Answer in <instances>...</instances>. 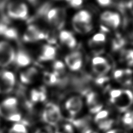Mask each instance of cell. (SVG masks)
Masks as SVG:
<instances>
[{"label":"cell","instance_id":"obj_23","mask_svg":"<svg viewBox=\"0 0 133 133\" xmlns=\"http://www.w3.org/2000/svg\"><path fill=\"white\" fill-rule=\"evenodd\" d=\"M1 104L8 109H17L18 101L15 98H9L4 100Z\"/></svg>","mask_w":133,"mask_h":133},{"label":"cell","instance_id":"obj_31","mask_svg":"<svg viewBox=\"0 0 133 133\" xmlns=\"http://www.w3.org/2000/svg\"><path fill=\"white\" fill-rule=\"evenodd\" d=\"M30 102L32 103H37L38 102H40L39 90H32V91L30 92Z\"/></svg>","mask_w":133,"mask_h":133},{"label":"cell","instance_id":"obj_1","mask_svg":"<svg viewBox=\"0 0 133 133\" xmlns=\"http://www.w3.org/2000/svg\"><path fill=\"white\" fill-rule=\"evenodd\" d=\"M42 119L47 124L55 125L62 118L60 109L56 104L49 103L46 106L42 113Z\"/></svg>","mask_w":133,"mask_h":133},{"label":"cell","instance_id":"obj_28","mask_svg":"<svg viewBox=\"0 0 133 133\" xmlns=\"http://www.w3.org/2000/svg\"><path fill=\"white\" fill-rule=\"evenodd\" d=\"M72 36H73V35L71 32L69 31H66V30H63V31H61L60 32L59 37H60L61 42L65 44V43Z\"/></svg>","mask_w":133,"mask_h":133},{"label":"cell","instance_id":"obj_38","mask_svg":"<svg viewBox=\"0 0 133 133\" xmlns=\"http://www.w3.org/2000/svg\"><path fill=\"white\" fill-rule=\"evenodd\" d=\"M65 44L67 45V46L71 49H72L74 47H75L76 45H77V41H76L75 38L74 36L71 37L70 39L65 43Z\"/></svg>","mask_w":133,"mask_h":133},{"label":"cell","instance_id":"obj_43","mask_svg":"<svg viewBox=\"0 0 133 133\" xmlns=\"http://www.w3.org/2000/svg\"><path fill=\"white\" fill-rule=\"evenodd\" d=\"M127 7L133 14V0H131L127 3Z\"/></svg>","mask_w":133,"mask_h":133},{"label":"cell","instance_id":"obj_33","mask_svg":"<svg viewBox=\"0 0 133 133\" xmlns=\"http://www.w3.org/2000/svg\"><path fill=\"white\" fill-rule=\"evenodd\" d=\"M13 88L7 86L0 79V93H9L12 91Z\"/></svg>","mask_w":133,"mask_h":133},{"label":"cell","instance_id":"obj_26","mask_svg":"<svg viewBox=\"0 0 133 133\" xmlns=\"http://www.w3.org/2000/svg\"><path fill=\"white\" fill-rule=\"evenodd\" d=\"M109 113L108 111L101 110L96 113L95 117V122L96 124H98L102 121L109 118Z\"/></svg>","mask_w":133,"mask_h":133},{"label":"cell","instance_id":"obj_25","mask_svg":"<svg viewBox=\"0 0 133 133\" xmlns=\"http://www.w3.org/2000/svg\"><path fill=\"white\" fill-rule=\"evenodd\" d=\"M28 8L26 4L23 3H19L18 14V19H26L28 16Z\"/></svg>","mask_w":133,"mask_h":133},{"label":"cell","instance_id":"obj_18","mask_svg":"<svg viewBox=\"0 0 133 133\" xmlns=\"http://www.w3.org/2000/svg\"><path fill=\"white\" fill-rule=\"evenodd\" d=\"M43 80L44 82L49 85H58L59 83V78L54 72L44 73Z\"/></svg>","mask_w":133,"mask_h":133},{"label":"cell","instance_id":"obj_19","mask_svg":"<svg viewBox=\"0 0 133 133\" xmlns=\"http://www.w3.org/2000/svg\"><path fill=\"white\" fill-rule=\"evenodd\" d=\"M104 23L109 27H111V28H113V29H116V28H118V26L120 25V15L117 13L113 12L112 15H111L110 18L108 21H106V22H104Z\"/></svg>","mask_w":133,"mask_h":133},{"label":"cell","instance_id":"obj_17","mask_svg":"<svg viewBox=\"0 0 133 133\" xmlns=\"http://www.w3.org/2000/svg\"><path fill=\"white\" fill-rule=\"evenodd\" d=\"M51 8V4L50 2H46L41 5V6L38 9L37 11L36 15L34 16L32 19H30L29 22H31L33 19H35L37 18H45L46 17V15L48 12L50 11Z\"/></svg>","mask_w":133,"mask_h":133},{"label":"cell","instance_id":"obj_46","mask_svg":"<svg viewBox=\"0 0 133 133\" xmlns=\"http://www.w3.org/2000/svg\"><path fill=\"white\" fill-rule=\"evenodd\" d=\"M106 133H118L117 131L116 130H109V131Z\"/></svg>","mask_w":133,"mask_h":133},{"label":"cell","instance_id":"obj_35","mask_svg":"<svg viewBox=\"0 0 133 133\" xmlns=\"http://www.w3.org/2000/svg\"><path fill=\"white\" fill-rule=\"evenodd\" d=\"M113 12L110 11H105L101 16V19L104 23L108 21L112 15Z\"/></svg>","mask_w":133,"mask_h":133},{"label":"cell","instance_id":"obj_29","mask_svg":"<svg viewBox=\"0 0 133 133\" xmlns=\"http://www.w3.org/2000/svg\"><path fill=\"white\" fill-rule=\"evenodd\" d=\"M58 9L57 8H53L50 9V11L48 12L47 15H46V19L50 23H51L52 22L54 21V19L56 17L57 15Z\"/></svg>","mask_w":133,"mask_h":133},{"label":"cell","instance_id":"obj_49","mask_svg":"<svg viewBox=\"0 0 133 133\" xmlns=\"http://www.w3.org/2000/svg\"><path fill=\"white\" fill-rule=\"evenodd\" d=\"M9 133H18V132H15V131H12V130H10V131H9Z\"/></svg>","mask_w":133,"mask_h":133},{"label":"cell","instance_id":"obj_34","mask_svg":"<svg viewBox=\"0 0 133 133\" xmlns=\"http://www.w3.org/2000/svg\"><path fill=\"white\" fill-rule=\"evenodd\" d=\"M21 119H22V117L20 113L18 112L15 113L13 114L8 119V121H11V122H20Z\"/></svg>","mask_w":133,"mask_h":133},{"label":"cell","instance_id":"obj_30","mask_svg":"<svg viewBox=\"0 0 133 133\" xmlns=\"http://www.w3.org/2000/svg\"><path fill=\"white\" fill-rule=\"evenodd\" d=\"M11 130L18 133H27V130L26 129L25 125L21 124V123H17V124L14 125Z\"/></svg>","mask_w":133,"mask_h":133},{"label":"cell","instance_id":"obj_24","mask_svg":"<svg viewBox=\"0 0 133 133\" xmlns=\"http://www.w3.org/2000/svg\"><path fill=\"white\" fill-rule=\"evenodd\" d=\"M122 122L125 126L133 129V117L131 111H128L124 114L122 118Z\"/></svg>","mask_w":133,"mask_h":133},{"label":"cell","instance_id":"obj_7","mask_svg":"<svg viewBox=\"0 0 133 133\" xmlns=\"http://www.w3.org/2000/svg\"><path fill=\"white\" fill-rule=\"evenodd\" d=\"M65 63L71 70H79L82 65V54L79 51H74L68 54L65 58Z\"/></svg>","mask_w":133,"mask_h":133},{"label":"cell","instance_id":"obj_36","mask_svg":"<svg viewBox=\"0 0 133 133\" xmlns=\"http://www.w3.org/2000/svg\"><path fill=\"white\" fill-rule=\"evenodd\" d=\"M105 62H107V60L106 59L103 57H100V56H96L95 57H94L92 61V65L99 64L103 63Z\"/></svg>","mask_w":133,"mask_h":133},{"label":"cell","instance_id":"obj_21","mask_svg":"<svg viewBox=\"0 0 133 133\" xmlns=\"http://www.w3.org/2000/svg\"><path fill=\"white\" fill-rule=\"evenodd\" d=\"M113 120L108 118L106 119L99 122L96 124L101 130H103V131H109L111 129V127L113 126Z\"/></svg>","mask_w":133,"mask_h":133},{"label":"cell","instance_id":"obj_32","mask_svg":"<svg viewBox=\"0 0 133 133\" xmlns=\"http://www.w3.org/2000/svg\"><path fill=\"white\" fill-rule=\"evenodd\" d=\"M92 41H94V42L97 43L102 44V43L105 42L106 36L103 33H99L94 36L93 38L92 39Z\"/></svg>","mask_w":133,"mask_h":133},{"label":"cell","instance_id":"obj_42","mask_svg":"<svg viewBox=\"0 0 133 133\" xmlns=\"http://www.w3.org/2000/svg\"><path fill=\"white\" fill-rule=\"evenodd\" d=\"M111 1L112 0H97L99 4L103 6H106L110 5L111 3Z\"/></svg>","mask_w":133,"mask_h":133},{"label":"cell","instance_id":"obj_27","mask_svg":"<svg viewBox=\"0 0 133 133\" xmlns=\"http://www.w3.org/2000/svg\"><path fill=\"white\" fill-rule=\"evenodd\" d=\"M4 36L6 38L10 39H16L18 38V35L16 30L14 28H8L4 33Z\"/></svg>","mask_w":133,"mask_h":133},{"label":"cell","instance_id":"obj_50","mask_svg":"<svg viewBox=\"0 0 133 133\" xmlns=\"http://www.w3.org/2000/svg\"><path fill=\"white\" fill-rule=\"evenodd\" d=\"M131 114H132V117H133V110L132 111H131Z\"/></svg>","mask_w":133,"mask_h":133},{"label":"cell","instance_id":"obj_3","mask_svg":"<svg viewBox=\"0 0 133 133\" xmlns=\"http://www.w3.org/2000/svg\"><path fill=\"white\" fill-rule=\"evenodd\" d=\"M112 103L120 111H126L133 104V94L128 89L122 90L119 96Z\"/></svg>","mask_w":133,"mask_h":133},{"label":"cell","instance_id":"obj_9","mask_svg":"<svg viewBox=\"0 0 133 133\" xmlns=\"http://www.w3.org/2000/svg\"><path fill=\"white\" fill-rule=\"evenodd\" d=\"M56 50L50 45H45L43 46L42 54L40 57V60L49 61L52 60L55 58Z\"/></svg>","mask_w":133,"mask_h":133},{"label":"cell","instance_id":"obj_44","mask_svg":"<svg viewBox=\"0 0 133 133\" xmlns=\"http://www.w3.org/2000/svg\"><path fill=\"white\" fill-rule=\"evenodd\" d=\"M27 1L30 3L31 4L33 5H36L37 4L38 1L39 0H27Z\"/></svg>","mask_w":133,"mask_h":133},{"label":"cell","instance_id":"obj_47","mask_svg":"<svg viewBox=\"0 0 133 133\" xmlns=\"http://www.w3.org/2000/svg\"><path fill=\"white\" fill-rule=\"evenodd\" d=\"M101 29H102V30H104V32H107L108 31V29H107V28H106V27H104V26H101Z\"/></svg>","mask_w":133,"mask_h":133},{"label":"cell","instance_id":"obj_8","mask_svg":"<svg viewBox=\"0 0 133 133\" xmlns=\"http://www.w3.org/2000/svg\"><path fill=\"white\" fill-rule=\"evenodd\" d=\"M37 74V70L35 68H29L21 74L20 79L23 84H29L34 80Z\"/></svg>","mask_w":133,"mask_h":133},{"label":"cell","instance_id":"obj_6","mask_svg":"<svg viewBox=\"0 0 133 133\" xmlns=\"http://www.w3.org/2000/svg\"><path fill=\"white\" fill-rule=\"evenodd\" d=\"M47 34L40 31L36 26L31 25L28 26L25 33L23 35V39L25 42H31L46 39Z\"/></svg>","mask_w":133,"mask_h":133},{"label":"cell","instance_id":"obj_4","mask_svg":"<svg viewBox=\"0 0 133 133\" xmlns=\"http://www.w3.org/2000/svg\"><path fill=\"white\" fill-rule=\"evenodd\" d=\"M83 101L81 97L74 96L69 98L65 102V107L71 116H75L79 113L83 108Z\"/></svg>","mask_w":133,"mask_h":133},{"label":"cell","instance_id":"obj_40","mask_svg":"<svg viewBox=\"0 0 133 133\" xmlns=\"http://www.w3.org/2000/svg\"><path fill=\"white\" fill-rule=\"evenodd\" d=\"M70 3L71 6L74 8H79L83 3V0H71Z\"/></svg>","mask_w":133,"mask_h":133},{"label":"cell","instance_id":"obj_22","mask_svg":"<svg viewBox=\"0 0 133 133\" xmlns=\"http://www.w3.org/2000/svg\"><path fill=\"white\" fill-rule=\"evenodd\" d=\"M125 43V40L120 36H117L112 42V48L115 51L118 50L124 46Z\"/></svg>","mask_w":133,"mask_h":133},{"label":"cell","instance_id":"obj_10","mask_svg":"<svg viewBox=\"0 0 133 133\" xmlns=\"http://www.w3.org/2000/svg\"><path fill=\"white\" fill-rule=\"evenodd\" d=\"M15 63L19 66H26L29 64L31 62V59L30 56L24 51H19L15 56Z\"/></svg>","mask_w":133,"mask_h":133},{"label":"cell","instance_id":"obj_41","mask_svg":"<svg viewBox=\"0 0 133 133\" xmlns=\"http://www.w3.org/2000/svg\"><path fill=\"white\" fill-rule=\"evenodd\" d=\"M63 131L67 133H74L73 127L70 124H65L63 126Z\"/></svg>","mask_w":133,"mask_h":133},{"label":"cell","instance_id":"obj_48","mask_svg":"<svg viewBox=\"0 0 133 133\" xmlns=\"http://www.w3.org/2000/svg\"><path fill=\"white\" fill-rule=\"evenodd\" d=\"M35 133H45V132H44L42 131L41 130H37V131L35 132Z\"/></svg>","mask_w":133,"mask_h":133},{"label":"cell","instance_id":"obj_16","mask_svg":"<svg viewBox=\"0 0 133 133\" xmlns=\"http://www.w3.org/2000/svg\"><path fill=\"white\" fill-rule=\"evenodd\" d=\"M19 3L18 2H11L7 5V13L9 17L18 19V14Z\"/></svg>","mask_w":133,"mask_h":133},{"label":"cell","instance_id":"obj_11","mask_svg":"<svg viewBox=\"0 0 133 133\" xmlns=\"http://www.w3.org/2000/svg\"><path fill=\"white\" fill-rule=\"evenodd\" d=\"M65 11L63 9H58L57 15L54 21L51 23L57 29H61L65 23Z\"/></svg>","mask_w":133,"mask_h":133},{"label":"cell","instance_id":"obj_51","mask_svg":"<svg viewBox=\"0 0 133 133\" xmlns=\"http://www.w3.org/2000/svg\"><path fill=\"white\" fill-rule=\"evenodd\" d=\"M66 1H68V2H70V1H71V0H66Z\"/></svg>","mask_w":133,"mask_h":133},{"label":"cell","instance_id":"obj_39","mask_svg":"<svg viewBox=\"0 0 133 133\" xmlns=\"http://www.w3.org/2000/svg\"><path fill=\"white\" fill-rule=\"evenodd\" d=\"M126 60L129 65H133V50H130L126 54Z\"/></svg>","mask_w":133,"mask_h":133},{"label":"cell","instance_id":"obj_13","mask_svg":"<svg viewBox=\"0 0 133 133\" xmlns=\"http://www.w3.org/2000/svg\"><path fill=\"white\" fill-rule=\"evenodd\" d=\"M0 79L5 84L9 87L13 88L15 84V77L10 71H4L0 74Z\"/></svg>","mask_w":133,"mask_h":133},{"label":"cell","instance_id":"obj_37","mask_svg":"<svg viewBox=\"0 0 133 133\" xmlns=\"http://www.w3.org/2000/svg\"><path fill=\"white\" fill-rule=\"evenodd\" d=\"M124 70H122V69H120V70H117L115 71L113 76H114V78H115V79L117 81V82L119 81L120 78H122L123 74H124Z\"/></svg>","mask_w":133,"mask_h":133},{"label":"cell","instance_id":"obj_12","mask_svg":"<svg viewBox=\"0 0 133 133\" xmlns=\"http://www.w3.org/2000/svg\"><path fill=\"white\" fill-rule=\"evenodd\" d=\"M72 26L75 31L81 34H86L91 32L92 29V25L91 23H87L72 21Z\"/></svg>","mask_w":133,"mask_h":133},{"label":"cell","instance_id":"obj_20","mask_svg":"<svg viewBox=\"0 0 133 133\" xmlns=\"http://www.w3.org/2000/svg\"><path fill=\"white\" fill-rule=\"evenodd\" d=\"M132 71L130 69L124 70V74L118 82L124 85H130L132 82Z\"/></svg>","mask_w":133,"mask_h":133},{"label":"cell","instance_id":"obj_5","mask_svg":"<svg viewBox=\"0 0 133 133\" xmlns=\"http://www.w3.org/2000/svg\"><path fill=\"white\" fill-rule=\"evenodd\" d=\"M86 102L88 108L91 113L96 114L102 110L103 104L99 95L96 92H92L88 94L86 98Z\"/></svg>","mask_w":133,"mask_h":133},{"label":"cell","instance_id":"obj_14","mask_svg":"<svg viewBox=\"0 0 133 133\" xmlns=\"http://www.w3.org/2000/svg\"><path fill=\"white\" fill-rule=\"evenodd\" d=\"M91 15L89 12L85 10L79 11L74 16L72 19L73 22H79L87 23H91Z\"/></svg>","mask_w":133,"mask_h":133},{"label":"cell","instance_id":"obj_15","mask_svg":"<svg viewBox=\"0 0 133 133\" xmlns=\"http://www.w3.org/2000/svg\"><path fill=\"white\" fill-rule=\"evenodd\" d=\"M92 69L95 73L99 76H104L108 74L111 69V66L108 61L99 64L92 65Z\"/></svg>","mask_w":133,"mask_h":133},{"label":"cell","instance_id":"obj_2","mask_svg":"<svg viewBox=\"0 0 133 133\" xmlns=\"http://www.w3.org/2000/svg\"><path fill=\"white\" fill-rule=\"evenodd\" d=\"M15 52L12 46L6 41L0 42V66L6 67L15 60Z\"/></svg>","mask_w":133,"mask_h":133},{"label":"cell","instance_id":"obj_45","mask_svg":"<svg viewBox=\"0 0 133 133\" xmlns=\"http://www.w3.org/2000/svg\"><path fill=\"white\" fill-rule=\"evenodd\" d=\"M83 133H97L96 131H94V130H91V129H86L84 131Z\"/></svg>","mask_w":133,"mask_h":133}]
</instances>
